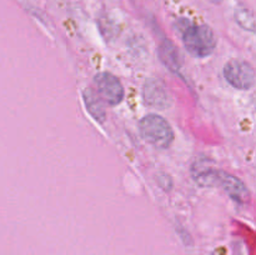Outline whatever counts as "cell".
I'll return each mask as SVG.
<instances>
[{"mask_svg":"<svg viewBox=\"0 0 256 255\" xmlns=\"http://www.w3.org/2000/svg\"><path fill=\"white\" fill-rule=\"evenodd\" d=\"M94 82L96 85L98 95L109 105H118L124 99V88L120 82L119 78L108 72H99L94 76Z\"/></svg>","mask_w":256,"mask_h":255,"instance_id":"obj_4","label":"cell"},{"mask_svg":"<svg viewBox=\"0 0 256 255\" xmlns=\"http://www.w3.org/2000/svg\"><path fill=\"white\" fill-rule=\"evenodd\" d=\"M158 54H159V59L168 69L174 74L182 70V59L180 55L179 50L175 46L174 42L169 39H164L160 42L159 48H158Z\"/></svg>","mask_w":256,"mask_h":255,"instance_id":"obj_8","label":"cell"},{"mask_svg":"<svg viewBox=\"0 0 256 255\" xmlns=\"http://www.w3.org/2000/svg\"><path fill=\"white\" fill-rule=\"evenodd\" d=\"M142 100L145 104L155 109H168L172 105V98L164 82L159 79L150 78L142 86Z\"/></svg>","mask_w":256,"mask_h":255,"instance_id":"obj_6","label":"cell"},{"mask_svg":"<svg viewBox=\"0 0 256 255\" xmlns=\"http://www.w3.org/2000/svg\"><path fill=\"white\" fill-rule=\"evenodd\" d=\"M212 2H214V4H220V2H222V0H210Z\"/></svg>","mask_w":256,"mask_h":255,"instance_id":"obj_12","label":"cell"},{"mask_svg":"<svg viewBox=\"0 0 256 255\" xmlns=\"http://www.w3.org/2000/svg\"><path fill=\"white\" fill-rule=\"evenodd\" d=\"M82 96H84V102L88 112L92 115V119L96 120L100 124L104 122L105 118H106V112H105L104 104H102V100L100 99L99 95L92 92V89H86Z\"/></svg>","mask_w":256,"mask_h":255,"instance_id":"obj_9","label":"cell"},{"mask_svg":"<svg viewBox=\"0 0 256 255\" xmlns=\"http://www.w3.org/2000/svg\"><path fill=\"white\" fill-rule=\"evenodd\" d=\"M219 186H222L224 189V192L229 195V198H232L236 202L244 204V202H246L249 200L250 194L246 185L242 182V180L234 176V175L229 174V172H222Z\"/></svg>","mask_w":256,"mask_h":255,"instance_id":"obj_7","label":"cell"},{"mask_svg":"<svg viewBox=\"0 0 256 255\" xmlns=\"http://www.w3.org/2000/svg\"><path fill=\"white\" fill-rule=\"evenodd\" d=\"M222 170L215 168V164L209 158H198L192 165V176L194 182L202 188L219 186Z\"/></svg>","mask_w":256,"mask_h":255,"instance_id":"obj_5","label":"cell"},{"mask_svg":"<svg viewBox=\"0 0 256 255\" xmlns=\"http://www.w3.org/2000/svg\"><path fill=\"white\" fill-rule=\"evenodd\" d=\"M139 132L142 139L159 150L170 148L174 142V130L169 122L158 114H148L140 120Z\"/></svg>","mask_w":256,"mask_h":255,"instance_id":"obj_2","label":"cell"},{"mask_svg":"<svg viewBox=\"0 0 256 255\" xmlns=\"http://www.w3.org/2000/svg\"><path fill=\"white\" fill-rule=\"evenodd\" d=\"M224 78L238 90H250L255 84V72L245 60H232L224 66Z\"/></svg>","mask_w":256,"mask_h":255,"instance_id":"obj_3","label":"cell"},{"mask_svg":"<svg viewBox=\"0 0 256 255\" xmlns=\"http://www.w3.org/2000/svg\"><path fill=\"white\" fill-rule=\"evenodd\" d=\"M182 34V44L190 55L198 59L210 56L216 49V36L208 25H198L188 19H180L176 22Z\"/></svg>","mask_w":256,"mask_h":255,"instance_id":"obj_1","label":"cell"},{"mask_svg":"<svg viewBox=\"0 0 256 255\" xmlns=\"http://www.w3.org/2000/svg\"><path fill=\"white\" fill-rule=\"evenodd\" d=\"M156 180H158V184H159V186L162 188V190H166V192L172 190V180L169 175L164 174V172H160V174H158Z\"/></svg>","mask_w":256,"mask_h":255,"instance_id":"obj_11","label":"cell"},{"mask_svg":"<svg viewBox=\"0 0 256 255\" xmlns=\"http://www.w3.org/2000/svg\"><path fill=\"white\" fill-rule=\"evenodd\" d=\"M235 16V22L236 24L239 25L242 29L246 30V32H255V19L252 12H250L248 8L244 6H239L235 9L234 12Z\"/></svg>","mask_w":256,"mask_h":255,"instance_id":"obj_10","label":"cell"}]
</instances>
